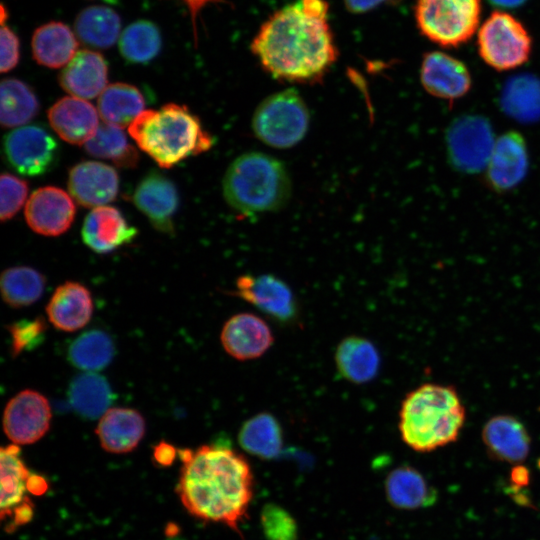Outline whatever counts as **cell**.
Masks as SVG:
<instances>
[{
	"mask_svg": "<svg viewBox=\"0 0 540 540\" xmlns=\"http://www.w3.org/2000/svg\"><path fill=\"white\" fill-rule=\"evenodd\" d=\"M128 132L142 151L166 169L213 145L200 119L185 105L176 103L144 110L129 125Z\"/></svg>",
	"mask_w": 540,
	"mask_h": 540,
	"instance_id": "obj_4",
	"label": "cell"
},
{
	"mask_svg": "<svg viewBox=\"0 0 540 540\" xmlns=\"http://www.w3.org/2000/svg\"><path fill=\"white\" fill-rule=\"evenodd\" d=\"M24 213L27 224L34 232L44 236H59L73 223L76 207L64 190L46 186L31 194Z\"/></svg>",
	"mask_w": 540,
	"mask_h": 540,
	"instance_id": "obj_12",
	"label": "cell"
},
{
	"mask_svg": "<svg viewBox=\"0 0 540 540\" xmlns=\"http://www.w3.org/2000/svg\"><path fill=\"white\" fill-rule=\"evenodd\" d=\"M145 99L135 86L117 82L108 85L98 98V112L105 123L123 128L143 111Z\"/></svg>",
	"mask_w": 540,
	"mask_h": 540,
	"instance_id": "obj_31",
	"label": "cell"
},
{
	"mask_svg": "<svg viewBox=\"0 0 540 540\" xmlns=\"http://www.w3.org/2000/svg\"><path fill=\"white\" fill-rule=\"evenodd\" d=\"M45 277L39 271L27 266L11 267L0 277V290L4 302L13 308H21L35 303L43 294Z\"/></svg>",
	"mask_w": 540,
	"mask_h": 540,
	"instance_id": "obj_37",
	"label": "cell"
},
{
	"mask_svg": "<svg viewBox=\"0 0 540 540\" xmlns=\"http://www.w3.org/2000/svg\"><path fill=\"white\" fill-rule=\"evenodd\" d=\"M527 0H489V2L499 8H516L523 5Z\"/></svg>",
	"mask_w": 540,
	"mask_h": 540,
	"instance_id": "obj_47",
	"label": "cell"
},
{
	"mask_svg": "<svg viewBox=\"0 0 540 540\" xmlns=\"http://www.w3.org/2000/svg\"><path fill=\"white\" fill-rule=\"evenodd\" d=\"M465 420V406L453 386L425 383L402 401L399 431L410 448L430 452L456 441Z\"/></svg>",
	"mask_w": 540,
	"mask_h": 540,
	"instance_id": "obj_3",
	"label": "cell"
},
{
	"mask_svg": "<svg viewBox=\"0 0 540 540\" xmlns=\"http://www.w3.org/2000/svg\"><path fill=\"white\" fill-rule=\"evenodd\" d=\"M51 324L60 331L74 332L91 319L93 301L82 284L67 281L56 288L46 307Z\"/></svg>",
	"mask_w": 540,
	"mask_h": 540,
	"instance_id": "obj_23",
	"label": "cell"
},
{
	"mask_svg": "<svg viewBox=\"0 0 540 540\" xmlns=\"http://www.w3.org/2000/svg\"><path fill=\"white\" fill-rule=\"evenodd\" d=\"M78 46L75 32L60 21H50L39 26L31 40L34 60L51 69L66 66L78 52Z\"/></svg>",
	"mask_w": 540,
	"mask_h": 540,
	"instance_id": "obj_25",
	"label": "cell"
},
{
	"mask_svg": "<svg viewBox=\"0 0 540 540\" xmlns=\"http://www.w3.org/2000/svg\"><path fill=\"white\" fill-rule=\"evenodd\" d=\"M0 42V68L1 72L5 73L15 68L20 59L19 38L9 26L5 25V21H1Z\"/></svg>",
	"mask_w": 540,
	"mask_h": 540,
	"instance_id": "obj_42",
	"label": "cell"
},
{
	"mask_svg": "<svg viewBox=\"0 0 540 540\" xmlns=\"http://www.w3.org/2000/svg\"><path fill=\"white\" fill-rule=\"evenodd\" d=\"M48 489V483L42 476L31 474L27 479V490L34 495H42Z\"/></svg>",
	"mask_w": 540,
	"mask_h": 540,
	"instance_id": "obj_46",
	"label": "cell"
},
{
	"mask_svg": "<svg viewBox=\"0 0 540 540\" xmlns=\"http://www.w3.org/2000/svg\"><path fill=\"white\" fill-rule=\"evenodd\" d=\"M388 501L399 509H418L433 505L437 492L416 469L400 466L393 469L385 479Z\"/></svg>",
	"mask_w": 540,
	"mask_h": 540,
	"instance_id": "obj_26",
	"label": "cell"
},
{
	"mask_svg": "<svg viewBox=\"0 0 540 540\" xmlns=\"http://www.w3.org/2000/svg\"><path fill=\"white\" fill-rule=\"evenodd\" d=\"M120 31L119 14L104 5H91L82 9L74 21L77 38L92 48H110L120 38Z\"/></svg>",
	"mask_w": 540,
	"mask_h": 540,
	"instance_id": "obj_29",
	"label": "cell"
},
{
	"mask_svg": "<svg viewBox=\"0 0 540 540\" xmlns=\"http://www.w3.org/2000/svg\"><path fill=\"white\" fill-rule=\"evenodd\" d=\"M420 81L430 95L447 101L465 96L472 85L468 67L459 59L441 51L423 55Z\"/></svg>",
	"mask_w": 540,
	"mask_h": 540,
	"instance_id": "obj_13",
	"label": "cell"
},
{
	"mask_svg": "<svg viewBox=\"0 0 540 540\" xmlns=\"http://www.w3.org/2000/svg\"><path fill=\"white\" fill-rule=\"evenodd\" d=\"M220 340L231 357L246 361L261 357L273 344L274 337L262 318L252 313H239L225 322Z\"/></svg>",
	"mask_w": 540,
	"mask_h": 540,
	"instance_id": "obj_16",
	"label": "cell"
},
{
	"mask_svg": "<svg viewBox=\"0 0 540 540\" xmlns=\"http://www.w3.org/2000/svg\"><path fill=\"white\" fill-rule=\"evenodd\" d=\"M414 14L424 37L441 47L454 48L477 31L481 0H416Z\"/></svg>",
	"mask_w": 540,
	"mask_h": 540,
	"instance_id": "obj_6",
	"label": "cell"
},
{
	"mask_svg": "<svg viewBox=\"0 0 540 540\" xmlns=\"http://www.w3.org/2000/svg\"><path fill=\"white\" fill-rule=\"evenodd\" d=\"M501 105L507 115L518 121L540 119V79L530 74L509 79L502 90Z\"/></svg>",
	"mask_w": 540,
	"mask_h": 540,
	"instance_id": "obj_33",
	"label": "cell"
},
{
	"mask_svg": "<svg viewBox=\"0 0 540 540\" xmlns=\"http://www.w3.org/2000/svg\"><path fill=\"white\" fill-rule=\"evenodd\" d=\"M290 192L291 181L284 165L260 152L237 157L223 179L225 200L245 215L278 210L287 202Z\"/></svg>",
	"mask_w": 540,
	"mask_h": 540,
	"instance_id": "obj_5",
	"label": "cell"
},
{
	"mask_svg": "<svg viewBox=\"0 0 540 540\" xmlns=\"http://www.w3.org/2000/svg\"><path fill=\"white\" fill-rule=\"evenodd\" d=\"M400 0H343L346 10L352 14L371 12L385 4H397Z\"/></svg>",
	"mask_w": 540,
	"mask_h": 540,
	"instance_id": "obj_43",
	"label": "cell"
},
{
	"mask_svg": "<svg viewBox=\"0 0 540 540\" xmlns=\"http://www.w3.org/2000/svg\"><path fill=\"white\" fill-rule=\"evenodd\" d=\"M240 446L249 454L270 460L279 455L283 446L282 429L277 419L266 412L245 421L239 431Z\"/></svg>",
	"mask_w": 540,
	"mask_h": 540,
	"instance_id": "obj_32",
	"label": "cell"
},
{
	"mask_svg": "<svg viewBox=\"0 0 540 540\" xmlns=\"http://www.w3.org/2000/svg\"><path fill=\"white\" fill-rule=\"evenodd\" d=\"M3 151L8 164L24 176L50 171L59 159V144L39 125L21 126L4 137Z\"/></svg>",
	"mask_w": 540,
	"mask_h": 540,
	"instance_id": "obj_9",
	"label": "cell"
},
{
	"mask_svg": "<svg viewBox=\"0 0 540 540\" xmlns=\"http://www.w3.org/2000/svg\"><path fill=\"white\" fill-rule=\"evenodd\" d=\"M68 189L81 206H105L115 200L119 189L116 170L96 161H83L73 166L68 175Z\"/></svg>",
	"mask_w": 540,
	"mask_h": 540,
	"instance_id": "obj_14",
	"label": "cell"
},
{
	"mask_svg": "<svg viewBox=\"0 0 540 540\" xmlns=\"http://www.w3.org/2000/svg\"><path fill=\"white\" fill-rule=\"evenodd\" d=\"M177 493L186 510L239 533L253 497V474L243 455L223 444L179 450Z\"/></svg>",
	"mask_w": 540,
	"mask_h": 540,
	"instance_id": "obj_2",
	"label": "cell"
},
{
	"mask_svg": "<svg viewBox=\"0 0 540 540\" xmlns=\"http://www.w3.org/2000/svg\"><path fill=\"white\" fill-rule=\"evenodd\" d=\"M338 372L346 380L363 384L371 381L380 366V356L371 341L360 336L343 339L335 352Z\"/></svg>",
	"mask_w": 540,
	"mask_h": 540,
	"instance_id": "obj_27",
	"label": "cell"
},
{
	"mask_svg": "<svg viewBox=\"0 0 540 540\" xmlns=\"http://www.w3.org/2000/svg\"><path fill=\"white\" fill-rule=\"evenodd\" d=\"M60 86L81 99H92L107 87L108 65L102 54L79 50L59 74Z\"/></svg>",
	"mask_w": 540,
	"mask_h": 540,
	"instance_id": "obj_22",
	"label": "cell"
},
{
	"mask_svg": "<svg viewBox=\"0 0 540 540\" xmlns=\"http://www.w3.org/2000/svg\"><path fill=\"white\" fill-rule=\"evenodd\" d=\"M85 150L91 156L111 160L122 168H132L137 165L139 154L129 142L120 127L102 123L85 145Z\"/></svg>",
	"mask_w": 540,
	"mask_h": 540,
	"instance_id": "obj_38",
	"label": "cell"
},
{
	"mask_svg": "<svg viewBox=\"0 0 540 540\" xmlns=\"http://www.w3.org/2000/svg\"><path fill=\"white\" fill-rule=\"evenodd\" d=\"M115 396L106 378L95 372H84L71 381L68 400L82 418L94 420L109 409Z\"/></svg>",
	"mask_w": 540,
	"mask_h": 540,
	"instance_id": "obj_28",
	"label": "cell"
},
{
	"mask_svg": "<svg viewBox=\"0 0 540 540\" xmlns=\"http://www.w3.org/2000/svg\"><path fill=\"white\" fill-rule=\"evenodd\" d=\"M137 235L122 213L115 207L100 206L84 219L81 236L85 245L100 254L110 253L129 244Z\"/></svg>",
	"mask_w": 540,
	"mask_h": 540,
	"instance_id": "obj_19",
	"label": "cell"
},
{
	"mask_svg": "<svg viewBox=\"0 0 540 540\" xmlns=\"http://www.w3.org/2000/svg\"><path fill=\"white\" fill-rule=\"evenodd\" d=\"M115 355L112 337L105 331L92 329L76 337L68 346L67 359L76 368L95 372L107 367Z\"/></svg>",
	"mask_w": 540,
	"mask_h": 540,
	"instance_id": "obj_34",
	"label": "cell"
},
{
	"mask_svg": "<svg viewBox=\"0 0 540 540\" xmlns=\"http://www.w3.org/2000/svg\"><path fill=\"white\" fill-rule=\"evenodd\" d=\"M0 193V218L4 222L11 219L23 206L28 194V184L12 174L3 173L0 179Z\"/></svg>",
	"mask_w": 540,
	"mask_h": 540,
	"instance_id": "obj_41",
	"label": "cell"
},
{
	"mask_svg": "<svg viewBox=\"0 0 540 540\" xmlns=\"http://www.w3.org/2000/svg\"><path fill=\"white\" fill-rule=\"evenodd\" d=\"M223 0H182V2L184 3V5L186 6L189 14H190V17H191V21H192V24H193V31H194V37L196 38L197 36V33H196V29H197V18L199 16V13L210 3H215V2H222Z\"/></svg>",
	"mask_w": 540,
	"mask_h": 540,
	"instance_id": "obj_45",
	"label": "cell"
},
{
	"mask_svg": "<svg viewBox=\"0 0 540 540\" xmlns=\"http://www.w3.org/2000/svg\"><path fill=\"white\" fill-rule=\"evenodd\" d=\"M176 457V449L169 443L160 442L154 448V458L162 466H169Z\"/></svg>",
	"mask_w": 540,
	"mask_h": 540,
	"instance_id": "obj_44",
	"label": "cell"
},
{
	"mask_svg": "<svg viewBox=\"0 0 540 540\" xmlns=\"http://www.w3.org/2000/svg\"><path fill=\"white\" fill-rule=\"evenodd\" d=\"M47 115L56 134L74 145H85L93 138L99 127L95 107L88 101L74 96L59 99L51 106Z\"/></svg>",
	"mask_w": 540,
	"mask_h": 540,
	"instance_id": "obj_20",
	"label": "cell"
},
{
	"mask_svg": "<svg viewBox=\"0 0 540 540\" xmlns=\"http://www.w3.org/2000/svg\"><path fill=\"white\" fill-rule=\"evenodd\" d=\"M482 440L494 458L513 464L525 460L531 446L525 425L509 414L491 417L483 426Z\"/></svg>",
	"mask_w": 540,
	"mask_h": 540,
	"instance_id": "obj_21",
	"label": "cell"
},
{
	"mask_svg": "<svg viewBox=\"0 0 540 540\" xmlns=\"http://www.w3.org/2000/svg\"><path fill=\"white\" fill-rule=\"evenodd\" d=\"M235 294L279 321H289L296 314L291 289L273 275H242L236 281Z\"/></svg>",
	"mask_w": 540,
	"mask_h": 540,
	"instance_id": "obj_15",
	"label": "cell"
},
{
	"mask_svg": "<svg viewBox=\"0 0 540 540\" xmlns=\"http://www.w3.org/2000/svg\"><path fill=\"white\" fill-rule=\"evenodd\" d=\"M272 77L297 83L320 80L337 60L338 50L325 0H294L271 14L250 44Z\"/></svg>",
	"mask_w": 540,
	"mask_h": 540,
	"instance_id": "obj_1",
	"label": "cell"
},
{
	"mask_svg": "<svg viewBox=\"0 0 540 540\" xmlns=\"http://www.w3.org/2000/svg\"><path fill=\"white\" fill-rule=\"evenodd\" d=\"M46 329V322L42 317L20 320L9 325L12 355L17 356L23 351L37 348L44 341Z\"/></svg>",
	"mask_w": 540,
	"mask_h": 540,
	"instance_id": "obj_40",
	"label": "cell"
},
{
	"mask_svg": "<svg viewBox=\"0 0 540 540\" xmlns=\"http://www.w3.org/2000/svg\"><path fill=\"white\" fill-rule=\"evenodd\" d=\"M308 126V108L293 89L264 99L252 118V128L257 138L275 148L296 145L305 136Z\"/></svg>",
	"mask_w": 540,
	"mask_h": 540,
	"instance_id": "obj_7",
	"label": "cell"
},
{
	"mask_svg": "<svg viewBox=\"0 0 540 540\" xmlns=\"http://www.w3.org/2000/svg\"><path fill=\"white\" fill-rule=\"evenodd\" d=\"M487 180L497 191L517 186L528 170V151L524 138L515 131L502 134L487 163Z\"/></svg>",
	"mask_w": 540,
	"mask_h": 540,
	"instance_id": "obj_17",
	"label": "cell"
},
{
	"mask_svg": "<svg viewBox=\"0 0 540 540\" xmlns=\"http://www.w3.org/2000/svg\"><path fill=\"white\" fill-rule=\"evenodd\" d=\"M260 524L267 540H297L298 538L295 519L277 504L268 503L263 506Z\"/></svg>",
	"mask_w": 540,
	"mask_h": 540,
	"instance_id": "obj_39",
	"label": "cell"
},
{
	"mask_svg": "<svg viewBox=\"0 0 540 540\" xmlns=\"http://www.w3.org/2000/svg\"><path fill=\"white\" fill-rule=\"evenodd\" d=\"M51 408L47 398L34 390H23L6 405L3 429L14 444H32L50 427Z\"/></svg>",
	"mask_w": 540,
	"mask_h": 540,
	"instance_id": "obj_11",
	"label": "cell"
},
{
	"mask_svg": "<svg viewBox=\"0 0 540 540\" xmlns=\"http://www.w3.org/2000/svg\"><path fill=\"white\" fill-rule=\"evenodd\" d=\"M145 433V420L131 408H110L101 418L96 434L104 450L123 454L132 451Z\"/></svg>",
	"mask_w": 540,
	"mask_h": 540,
	"instance_id": "obj_24",
	"label": "cell"
},
{
	"mask_svg": "<svg viewBox=\"0 0 540 540\" xmlns=\"http://www.w3.org/2000/svg\"><path fill=\"white\" fill-rule=\"evenodd\" d=\"M132 200L154 228L166 233L173 231L179 196L171 180L157 172L148 173L138 183Z\"/></svg>",
	"mask_w": 540,
	"mask_h": 540,
	"instance_id": "obj_18",
	"label": "cell"
},
{
	"mask_svg": "<svg viewBox=\"0 0 540 540\" xmlns=\"http://www.w3.org/2000/svg\"><path fill=\"white\" fill-rule=\"evenodd\" d=\"M494 144L491 126L482 116L461 117L448 129V155L464 172H477L486 167Z\"/></svg>",
	"mask_w": 540,
	"mask_h": 540,
	"instance_id": "obj_10",
	"label": "cell"
},
{
	"mask_svg": "<svg viewBox=\"0 0 540 540\" xmlns=\"http://www.w3.org/2000/svg\"><path fill=\"white\" fill-rule=\"evenodd\" d=\"M481 59L496 71H509L525 64L532 52V38L513 15L496 10L477 33Z\"/></svg>",
	"mask_w": 540,
	"mask_h": 540,
	"instance_id": "obj_8",
	"label": "cell"
},
{
	"mask_svg": "<svg viewBox=\"0 0 540 540\" xmlns=\"http://www.w3.org/2000/svg\"><path fill=\"white\" fill-rule=\"evenodd\" d=\"M118 44L120 54L127 62L146 64L159 54L162 36L155 23L141 19L123 30Z\"/></svg>",
	"mask_w": 540,
	"mask_h": 540,
	"instance_id": "obj_36",
	"label": "cell"
},
{
	"mask_svg": "<svg viewBox=\"0 0 540 540\" xmlns=\"http://www.w3.org/2000/svg\"><path fill=\"white\" fill-rule=\"evenodd\" d=\"M1 464V519L11 518L14 510L30 500L26 495L27 479L30 475L20 457L16 444L3 447L0 451Z\"/></svg>",
	"mask_w": 540,
	"mask_h": 540,
	"instance_id": "obj_30",
	"label": "cell"
},
{
	"mask_svg": "<svg viewBox=\"0 0 540 540\" xmlns=\"http://www.w3.org/2000/svg\"><path fill=\"white\" fill-rule=\"evenodd\" d=\"M39 111V101L25 82L7 78L0 86V121L5 128L22 126Z\"/></svg>",
	"mask_w": 540,
	"mask_h": 540,
	"instance_id": "obj_35",
	"label": "cell"
}]
</instances>
